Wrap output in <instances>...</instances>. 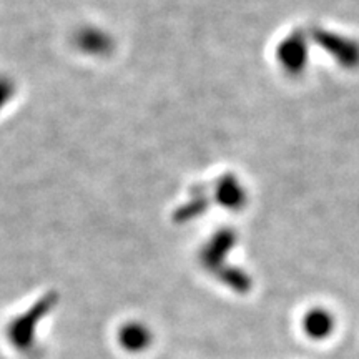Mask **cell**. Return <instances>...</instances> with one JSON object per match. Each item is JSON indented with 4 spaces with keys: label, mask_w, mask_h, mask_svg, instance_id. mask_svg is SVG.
I'll return each mask as SVG.
<instances>
[{
    "label": "cell",
    "mask_w": 359,
    "mask_h": 359,
    "mask_svg": "<svg viewBox=\"0 0 359 359\" xmlns=\"http://www.w3.org/2000/svg\"><path fill=\"white\" fill-rule=\"evenodd\" d=\"M55 294H48L45 298L40 299L39 303H35L29 311L22 314V316L15 318L11 325L7 326V338L11 341V344L15 349H19L22 353H29L34 348L35 341V327L40 321L43 320V316L50 309L55 306Z\"/></svg>",
    "instance_id": "cell-1"
},
{
    "label": "cell",
    "mask_w": 359,
    "mask_h": 359,
    "mask_svg": "<svg viewBox=\"0 0 359 359\" xmlns=\"http://www.w3.org/2000/svg\"><path fill=\"white\" fill-rule=\"evenodd\" d=\"M311 39L320 45L323 50L327 52V55L333 57L343 69H359V42L356 40L343 37V35L325 29H313Z\"/></svg>",
    "instance_id": "cell-2"
},
{
    "label": "cell",
    "mask_w": 359,
    "mask_h": 359,
    "mask_svg": "<svg viewBox=\"0 0 359 359\" xmlns=\"http://www.w3.org/2000/svg\"><path fill=\"white\" fill-rule=\"evenodd\" d=\"M276 58L281 69L290 75H299L308 64V40L302 30L290 34L276 47Z\"/></svg>",
    "instance_id": "cell-3"
},
{
    "label": "cell",
    "mask_w": 359,
    "mask_h": 359,
    "mask_svg": "<svg viewBox=\"0 0 359 359\" xmlns=\"http://www.w3.org/2000/svg\"><path fill=\"white\" fill-rule=\"evenodd\" d=\"M75 47L85 55L105 57L114 50L115 42L109 32L98 29V27H82L74 35Z\"/></svg>",
    "instance_id": "cell-4"
},
{
    "label": "cell",
    "mask_w": 359,
    "mask_h": 359,
    "mask_svg": "<svg viewBox=\"0 0 359 359\" xmlns=\"http://www.w3.org/2000/svg\"><path fill=\"white\" fill-rule=\"evenodd\" d=\"M236 243V235L231 230H222L215 235L201 251V264L210 271H219L224 268V258L228 257Z\"/></svg>",
    "instance_id": "cell-5"
},
{
    "label": "cell",
    "mask_w": 359,
    "mask_h": 359,
    "mask_svg": "<svg viewBox=\"0 0 359 359\" xmlns=\"http://www.w3.org/2000/svg\"><path fill=\"white\" fill-rule=\"evenodd\" d=\"M334 316L327 309L313 308L304 314L303 331L308 338L314 341H323L330 338L334 331Z\"/></svg>",
    "instance_id": "cell-6"
},
{
    "label": "cell",
    "mask_w": 359,
    "mask_h": 359,
    "mask_svg": "<svg viewBox=\"0 0 359 359\" xmlns=\"http://www.w3.org/2000/svg\"><path fill=\"white\" fill-rule=\"evenodd\" d=\"M217 201L226 210H241L246 205V191L235 175H224L219 178Z\"/></svg>",
    "instance_id": "cell-7"
},
{
    "label": "cell",
    "mask_w": 359,
    "mask_h": 359,
    "mask_svg": "<svg viewBox=\"0 0 359 359\" xmlns=\"http://www.w3.org/2000/svg\"><path fill=\"white\" fill-rule=\"evenodd\" d=\"M118 341L125 349L137 353L148 348L151 341V333L148 327L140 325V323H128L120 330Z\"/></svg>",
    "instance_id": "cell-8"
},
{
    "label": "cell",
    "mask_w": 359,
    "mask_h": 359,
    "mask_svg": "<svg viewBox=\"0 0 359 359\" xmlns=\"http://www.w3.org/2000/svg\"><path fill=\"white\" fill-rule=\"evenodd\" d=\"M217 275L219 278V281L224 283L228 288L236 291V293L245 294L251 290V280H250V276L243 271V269L233 268V266H224L223 269H219Z\"/></svg>",
    "instance_id": "cell-9"
},
{
    "label": "cell",
    "mask_w": 359,
    "mask_h": 359,
    "mask_svg": "<svg viewBox=\"0 0 359 359\" xmlns=\"http://www.w3.org/2000/svg\"><path fill=\"white\" fill-rule=\"evenodd\" d=\"M15 97V82L6 74H0V111Z\"/></svg>",
    "instance_id": "cell-10"
}]
</instances>
